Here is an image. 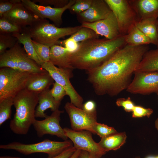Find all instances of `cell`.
Segmentation results:
<instances>
[{
	"instance_id": "obj_1",
	"label": "cell",
	"mask_w": 158,
	"mask_h": 158,
	"mask_svg": "<svg viewBox=\"0 0 158 158\" xmlns=\"http://www.w3.org/2000/svg\"><path fill=\"white\" fill-rule=\"evenodd\" d=\"M148 45L126 44L97 67L87 71L88 81L99 95H117L126 90Z\"/></svg>"
},
{
	"instance_id": "obj_2",
	"label": "cell",
	"mask_w": 158,
	"mask_h": 158,
	"mask_svg": "<svg viewBox=\"0 0 158 158\" xmlns=\"http://www.w3.org/2000/svg\"><path fill=\"white\" fill-rule=\"evenodd\" d=\"M126 35L112 40L96 38L80 42L77 50L70 53L71 66L87 71L97 67L127 44Z\"/></svg>"
},
{
	"instance_id": "obj_3",
	"label": "cell",
	"mask_w": 158,
	"mask_h": 158,
	"mask_svg": "<svg viewBox=\"0 0 158 158\" xmlns=\"http://www.w3.org/2000/svg\"><path fill=\"white\" fill-rule=\"evenodd\" d=\"M39 94L25 89L13 98L16 112L9 127L14 133L27 134L35 119V111Z\"/></svg>"
},
{
	"instance_id": "obj_4",
	"label": "cell",
	"mask_w": 158,
	"mask_h": 158,
	"mask_svg": "<svg viewBox=\"0 0 158 158\" xmlns=\"http://www.w3.org/2000/svg\"><path fill=\"white\" fill-rule=\"evenodd\" d=\"M27 27L33 40L51 47L62 44V41H59L60 39L72 35L82 26L59 28L50 23L46 19H39Z\"/></svg>"
},
{
	"instance_id": "obj_5",
	"label": "cell",
	"mask_w": 158,
	"mask_h": 158,
	"mask_svg": "<svg viewBox=\"0 0 158 158\" xmlns=\"http://www.w3.org/2000/svg\"><path fill=\"white\" fill-rule=\"evenodd\" d=\"M18 41L12 48L0 55V67H8L15 70L29 73L45 70L31 59Z\"/></svg>"
},
{
	"instance_id": "obj_6",
	"label": "cell",
	"mask_w": 158,
	"mask_h": 158,
	"mask_svg": "<svg viewBox=\"0 0 158 158\" xmlns=\"http://www.w3.org/2000/svg\"><path fill=\"white\" fill-rule=\"evenodd\" d=\"M72 146V142L71 140L59 142L47 139L40 142L31 144L13 142L6 145H1L0 148L15 150L26 155L37 153H45L48 155V157H51L60 154Z\"/></svg>"
},
{
	"instance_id": "obj_7",
	"label": "cell",
	"mask_w": 158,
	"mask_h": 158,
	"mask_svg": "<svg viewBox=\"0 0 158 158\" xmlns=\"http://www.w3.org/2000/svg\"><path fill=\"white\" fill-rule=\"evenodd\" d=\"M31 73L8 67L0 68V101L8 98H14L25 89Z\"/></svg>"
},
{
	"instance_id": "obj_8",
	"label": "cell",
	"mask_w": 158,
	"mask_h": 158,
	"mask_svg": "<svg viewBox=\"0 0 158 158\" xmlns=\"http://www.w3.org/2000/svg\"><path fill=\"white\" fill-rule=\"evenodd\" d=\"M114 14L122 35H127L139 20L129 1L126 0H104Z\"/></svg>"
},
{
	"instance_id": "obj_9",
	"label": "cell",
	"mask_w": 158,
	"mask_h": 158,
	"mask_svg": "<svg viewBox=\"0 0 158 158\" xmlns=\"http://www.w3.org/2000/svg\"><path fill=\"white\" fill-rule=\"evenodd\" d=\"M47 71L55 82L62 86L70 98L71 103L82 109L83 99L72 85L70 79L72 76L71 69L57 67L50 61L44 62L41 66Z\"/></svg>"
},
{
	"instance_id": "obj_10",
	"label": "cell",
	"mask_w": 158,
	"mask_h": 158,
	"mask_svg": "<svg viewBox=\"0 0 158 158\" xmlns=\"http://www.w3.org/2000/svg\"><path fill=\"white\" fill-rule=\"evenodd\" d=\"M65 134L69 138L76 150L88 152L94 158H100L106 153L95 142L92 137V133L88 131L74 130L68 128H63Z\"/></svg>"
},
{
	"instance_id": "obj_11",
	"label": "cell",
	"mask_w": 158,
	"mask_h": 158,
	"mask_svg": "<svg viewBox=\"0 0 158 158\" xmlns=\"http://www.w3.org/2000/svg\"><path fill=\"white\" fill-rule=\"evenodd\" d=\"M134 74L127 92L144 95L158 93V72L135 71Z\"/></svg>"
},
{
	"instance_id": "obj_12",
	"label": "cell",
	"mask_w": 158,
	"mask_h": 158,
	"mask_svg": "<svg viewBox=\"0 0 158 158\" xmlns=\"http://www.w3.org/2000/svg\"><path fill=\"white\" fill-rule=\"evenodd\" d=\"M21 2L26 8L38 18L42 19H48L58 27L62 23L63 14L70 8L75 3V0H69L66 5L59 8L41 5L30 0H21Z\"/></svg>"
},
{
	"instance_id": "obj_13",
	"label": "cell",
	"mask_w": 158,
	"mask_h": 158,
	"mask_svg": "<svg viewBox=\"0 0 158 158\" xmlns=\"http://www.w3.org/2000/svg\"><path fill=\"white\" fill-rule=\"evenodd\" d=\"M64 107L70 118L72 130H86L95 134L93 127L97 122V113H87L69 102L65 104Z\"/></svg>"
},
{
	"instance_id": "obj_14",
	"label": "cell",
	"mask_w": 158,
	"mask_h": 158,
	"mask_svg": "<svg viewBox=\"0 0 158 158\" xmlns=\"http://www.w3.org/2000/svg\"><path fill=\"white\" fill-rule=\"evenodd\" d=\"M63 112V111L58 109L53 112L50 116H47L43 120L35 119L32 125L37 135L41 138L45 134H49L56 136L64 140H67L68 138L59 123L61 114Z\"/></svg>"
},
{
	"instance_id": "obj_15",
	"label": "cell",
	"mask_w": 158,
	"mask_h": 158,
	"mask_svg": "<svg viewBox=\"0 0 158 158\" xmlns=\"http://www.w3.org/2000/svg\"><path fill=\"white\" fill-rule=\"evenodd\" d=\"M81 25L91 29L107 39L112 40L122 35L117 20L112 11L105 19L93 23H83Z\"/></svg>"
},
{
	"instance_id": "obj_16",
	"label": "cell",
	"mask_w": 158,
	"mask_h": 158,
	"mask_svg": "<svg viewBox=\"0 0 158 158\" xmlns=\"http://www.w3.org/2000/svg\"><path fill=\"white\" fill-rule=\"evenodd\" d=\"M111 11L104 0H93L88 9L77 14L82 23H91L106 18Z\"/></svg>"
},
{
	"instance_id": "obj_17",
	"label": "cell",
	"mask_w": 158,
	"mask_h": 158,
	"mask_svg": "<svg viewBox=\"0 0 158 158\" xmlns=\"http://www.w3.org/2000/svg\"><path fill=\"white\" fill-rule=\"evenodd\" d=\"M23 28L32 25L40 19L26 8L22 2L16 4L2 17Z\"/></svg>"
},
{
	"instance_id": "obj_18",
	"label": "cell",
	"mask_w": 158,
	"mask_h": 158,
	"mask_svg": "<svg viewBox=\"0 0 158 158\" xmlns=\"http://www.w3.org/2000/svg\"><path fill=\"white\" fill-rule=\"evenodd\" d=\"M128 1L139 20L151 18L158 19V0Z\"/></svg>"
},
{
	"instance_id": "obj_19",
	"label": "cell",
	"mask_w": 158,
	"mask_h": 158,
	"mask_svg": "<svg viewBox=\"0 0 158 158\" xmlns=\"http://www.w3.org/2000/svg\"><path fill=\"white\" fill-rule=\"evenodd\" d=\"M54 80L46 70L43 71L32 73L25 89L39 94L49 89L54 83Z\"/></svg>"
},
{
	"instance_id": "obj_20",
	"label": "cell",
	"mask_w": 158,
	"mask_h": 158,
	"mask_svg": "<svg viewBox=\"0 0 158 158\" xmlns=\"http://www.w3.org/2000/svg\"><path fill=\"white\" fill-rule=\"evenodd\" d=\"M49 90L39 94L38 104L35 109V117L45 118L47 115L44 112L49 109L52 112L59 109L61 102L57 101L52 97L49 92Z\"/></svg>"
},
{
	"instance_id": "obj_21",
	"label": "cell",
	"mask_w": 158,
	"mask_h": 158,
	"mask_svg": "<svg viewBox=\"0 0 158 158\" xmlns=\"http://www.w3.org/2000/svg\"><path fill=\"white\" fill-rule=\"evenodd\" d=\"M71 53L61 45H53L50 47V61L59 68L72 69L73 68L70 62Z\"/></svg>"
},
{
	"instance_id": "obj_22",
	"label": "cell",
	"mask_w": 158,
	"mask_h": 158,
	"mask_svg": "<svg viewBox=\"0 0 158 158\" xmlns=\"http://www.w3.org/2000/svg\"><path fill=\"white\" fill-rule=\"evenodd\" d=\"M16 37L23 47L28 56L39 65L41 66L44 62L37 54L32 42V39L27 27L23 28L22 31L12 34Z\"/></svg>"
},
{
	"instance_id": "obj_23",
	"label": "cell",
	"mask_w": 158,
	"mask_h": 158,
	"mask_svg": "<svg viewBox=\"0 0 158 158\" xmlns=\"http://www.w3.org/2000/svg\"><path fill=\"white\" fill-rule=\"evenodd\" d=\"M157 18H151L140 20L135 26L150 40L151 44L157 46L158 41V35L157 27Z\"/></svg>"
},
{
	"instance_id": "obj_24",
	"label": "cell",
	"mask_w": 158,
	"mask_h": 158,
	"mask_svg": "<svg viewBox=\"0 0 158 158\" xmlns=\"http://www.w3.org/2000/svg\"><path fill=\"white\" fill-rule=\"evenodd\" d=\"M135 71L158 72V47L145 53Z\"/></svg>"
},
{
	"instance_id": "obj_25",
	"label": "cell",
	"mask_w": 158,
	"mask_h": 158,
	"mask_svg": "<svg viewBox=\"0 0 158 158\" xmlns=\"http://www.w3.org/2000/svg\"><path fill=\"white\" fill-rule=\"evenodd\" d=\"M126 136L125 132L112 134L101 138L98 143L106 152L119 149L126 142Z\"/></svg>"
},
{
	"instance_id": "obj_26",
	"label": "cell",
	"mask_w": 158,
	"mask_h": 158,
	"mask_svg": "<svg viewBox=\"0 0 158 158\" xmlns=\"http://www.w3.org/2000/svg\"><path fill=\"white\" fill-rule=\"evenodd\" d=\"M126 40L127 44L135 46L151 43L150 39L135 26L126 35Z\"/></svg>"
},
{
	"instance_id": "obj_27",
	"label": "cell",
	"mask_w": 158,
	"mask_h": 158,
	"mask_svg": "<svg viewBox=\"0 0 158 158\" xmlns=\"http://www.w3.org/2000/svg\"><path fill=\"white\" fill-rule=\"evenodd\" d=\"M13 105V98L10 97L0 101V126L11 118V107Z\"/></svg>"
},
{
	"instance_id": "obj_28",
	"label": "cell",
	"mask_w": 158,
	"mask_h": 158,
	"mask_svg": "<svg viewBox=\"0 0 158 158\" xmlns=\"http://www.w3.org/2000/svg\"><path fill=\"white\" fill-rule=\"evenodd\" d=\"M99 35L89 28L82 27L70 37L77 42L98 37Z\"/></svg>"
},
{
	"instance_id": "obj_29",
	"label": "cell",
	"mask_w": 158,
	"mask_h": 158,
	"mask_svg": "<svg viewBox=\"0 0 158 158\" xmlns=\"http://www.w3.org/2000/svg\"><path fill=\"white\" fill-rule=\"evenodd\" d=\"M23 28L4 17L0 18V33L12 34L21 32Z\"/></svg>"
},
{
	"instance_id": "obj_30",
	"label": "cell",
	"mask_w": 158,
	"mask_h": 158,
	"mask_svg": "<svg viewBox=\"0 0 158 158\" xmlns=\"http://www.w3.org/2000/svg\"><path fill=\"white\" fill-rule=\"evenodd\" d=\"M18 41L12 34L0 33V55L13 47Z\"/></svg>"
},
{
	"instance_id": "obj_31",
	"label": "cell",
	"mask_w": 158,
	"mask_h": 158,
	"mask_svg": "<svg viewBox=\"0 0 158 158\" xmlns=\"http://www.w3.org/2000/svg\"><path fill=\"white\" fill-rule=\"evenodd\" d=\"M36 52L40 59L44 62L50 61V47L36 42L32 39Z\"/></svg>"
},
{
	"instance_id": "obj_32",
	"label": "cell",
	"mask_w": 158,
	"mask_h": 158,
	"mask_svg": "<svg viewBox=\"0 0 158 158\" xmlns=\"http://www.w3.org/2000/svg\"><path fill=\"white\" fill-rule=\"evenodd\" d=\"M93 129L95 134H97L101 138L117 132L114 128L97 122L95 124Z\"/></svg>"
},
{
	"instance_id": "obj_33",
	"label": "cell",
	"mask_w": 158,
	"mask_h": 158,
	"mask_svg": "<svg viewBox=\"0 0 158 158\" xmlns=\"http://www.w3.org/2000/svg\"><path fill=\"white\" fill-rule=\"evenodd\" d=\"M93 0H75V3L69 9L74 13L78 14L88 9L91 6Z\"/></svg>"
},
{
	"instance_id": "obj_34",
	"label": "cell",
	"mask_w": 158,
	"mask_h": 158,
	"mask_svg": "<svg viewBox=\"0 0 158 158\" xmlns=\"http://www.w3.org/2000/svg\"><path fill=\"white\" fill-rule=\"evenodd\" d=\"M49 92L52 97L57 101L60 102L63 97L67 95L64 88L56 82L54 83Z\"/></svg>"
},
{
	"instance_id": "obj_35",
	"label": "cell",
	"mask_w": 158,
	"mask_h": 158,
	"mask_svg": "<svg viewBox=\"0 0 158 158\" xmlns=\"http://www.w3.org/2000/svg\"><path fill=\"white\" fill-rule=\"evenodd\" d=\"M21 2L20 0H0V18L10 11L16 4Z\"/></svg>"
},
{
	"instance_id": "obj_36",
	"label": "cell",
	"mask_w": 158,
	"mask_h": 158,
	"mask_svg": "<svg viewBox=\"0 0 158 158\" xmlns=\"http://www.w3.org/2000/svg\"><path fill=\"white\" fill-rule=\"evenodd\" d=\"M133 118L141 117L146 116L149 117L153 112L150 108H145L140 106L135 105L132 111Z\"/></svg>"
},
{
	"instance_id": "obj_37",
	"label": "cell",
	"mask_w": 158,
	"mask_h": 158,
	"mask_svg": "<svg viewBox=\"0 0 158 158\" xmlns=\"http://www.w3.org/2000/svg\"><path fill=\"white\" fill-rule=\"evenodd\" d=\"M32 1L35 3H38L39 4L44 6L53 5L54 8L63 7L66 5L69 0H32Z\"/></svg>"
},
{
	"instance_id": "obj_38",
	"label": "cell",
	"mask_w": 158,
	"mask_h": 158,
	"mask_svg": "<svg viewBox=\"0 0 158 158\" xmlns=\"http://www.w3.org/2000/svg\"><path fill=\"white\" fill-rule=\"evenodd\" d=\"M116 103L117 106L122 107L126 111L128 112H132L135 106L133 102L129 97L126 99L118 98L116 100Z\"/></svg>"
},
{
	"instance_id": "obj_39",
	"label": "cell",
	"mask_w": 158,
	"mask_h": 158,
	"mask_svg": "<svg viewBox=\"0 0 158 158\" xmlns=\"http://www.w3.org/2000/svg\"><path fill=\"white\" fill-rule=\"evenodd\" d=\"M65 47L69 51L73 52L76 51L79 46V43L69 37L62 41Z\"/></svg>"
},
{
	"instance_id": "obj_40",
	"label": "cell",
	"mask_w": 158,
	"mask_h": 158,
	"mask_svg": "<svg viewBox=\"0 0 158 158\" xmlns=\"http://www.w3.org/2000/svg\"><path fill=\"white\" fill-rule=\"evenodd\" d=\"M82 109L88 113H96V103L93 100H88L83 104Z\"/></svg>"
},
{
	"instance_id": "obj_41",
	"label": "cell",
	"mask_w": 158,
	"mask_h": 158,
	"mask_svg": "<svg viewBox=\"0 0 158 158\" xmlns=\"http://www.w3.org/2000/svg\"><path fill=\"white\" fill-rule=\"evenodd\" d=\"M76 150L73 146H72L55 156L51 157H48L47 158H69Z\"/></svg>"
},
{
	"instance_id": "obj_42",
	"label": "cell",
	"mask_w": 158,
	"mask_h": 158,
	"mask_svg": "<svg viewBox=\"0 0 158 158\" xmlns=\"http://www.w3.org/2000/svg\"><path fill=\"white\" fill-rule=\"evenodd\" d=\"M78 158H94L87 152L81 150Z\"/></svg>"
},
{
	"instance_id": "obj_43",
	"label": "cell",
	"mask_w": 158,
	"mask_h": 158,
	"mask_svg": "<svg viewBox=\"0 0 158 158\" xmlns=\"http://www.w3.org/2000/svg\"><path fill=\"white\" fill-rule=\"evenodd\" d=\"M81 150H76L73 154L69 158H78Z\"/></svg>"
},
{
	"instance_id": "obj_44",
	"label": "cell",
	"mask_w": 158,
	"mask_h": 158,
	"mask_svg": "<svg viewBox=\"0 0 158 158\" xmlns=\"http://www.w3.org/2000/svg\"><path fill=\"white\" fill-rule=\"evenodd\" d=\"M0 158H21L19 157H13L10 156H1Z\"/></svg>"
},
{
	"instance_id": "obj_45",
	"label": "cell",
	"mask_w": 158,
	"mask_h": 158,
	"mask_svg": "<svg viewBox=\"0 0 158 158\" xmlns=\"http://www.w3.org/2000/svg\"><path fill=\"white\" fill-rule=\"evenodd\" d=\"M145 158H158V156H149Z\"/></svg>"
},
{
	"instance_id": "obj_46",
	"label": "cell",
	"mask_w": 158,
	"mask_h": 158,
	"mask_svg": "<svg viewBox=\"0 0 158 158\" xmlns=\"http://www.w3.org/2000/svg\"><path fill=\"white\" fill-rule=\"evenodd\" d=\"M157 33L158 35V19H157ZM157 46L158 47V42L157 44Z\"/></svg>"
},
{
	"instance_id": "obj_47",
	"label": "cell",
	"mask_w": 158,
	"mask_h": 158,
	"mask_svg": "<svg viewBox=\"0 0 158 158\" xmlns=\"http://www.w3.org/2000/svg\"><path fill=\"white\" fill-rule=\"evenodd\" d=\"M157 96H158V93L157 94Z\"/></svg>"
}]
</instances>
